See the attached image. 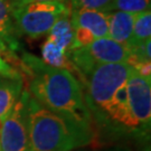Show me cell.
Here are the masks:
<instances>
[{"label":"cell","mask_w":151,"mask_h":151,"mask_svg":"<svg viewBox=\"0 0 151 151\" xmlns=\"http://www.w3.org/2000/svg\"><path fill=\"white\" fill-rule=\"evenodd\" d=\"M131 70L127 63L100 64L85 75L92 102L101 112H105L115 93L125 85Z\"/></svg>","instance_id":"cell-4"},{"label":"cell","mask_w":151,"mask_h":151,"mask_svg":"<svg viewBox=\"0 0 151 151\" xmlns=\"http://www.w3.org/2000/svg\"><path fill=\"white\" fill-rule=\"evenodd\" d=\"M22 92V77L0 76V119L10 111Z\"/></svg>","instance_id":"cell-10"},{"label":"cell","mask_w":151,"mask_h":151,"mask_svg":"<svg viewBox=\"0 0 151 151\" xmlns=\"http://www.w3.org/2000/svg\"><path fill=\"white\" fill-rule=\"evenodd\" d=\"M48 38L57 44L58 46H60L62 48L67 50L70 54V46L73 42V28L70 25V15L60 18L55 24L53 28L49 30Z\"/></svg>","instance_id":"cell-14"},{"label":"cell","mask_w":151,"mask_h":151,"mask_svg":"<svg viewBox=\"0 0 151 151\" xmlns=\"http://www.w3.org/2000/svg\"><path fill=\"white\" fill-rule=\"evenodd\" d=\"M150 0H113L108 12L123 11L132 15H138L143 11L150 10Z\"/></svg>","instance_id":"cell-15"},{"label":"cell","mask_w":151,"mask_h":151,"mask_svg":"<svg viewBox=\"0 0 151 151\" xmlns=\"http://www.w3.org/2000/svg\"><path fill=\"white\" fill-rule=\"evenodd\" d=\"M113 0H70L72 9H87L108 12Z\"/></svg>","instance_id":"cell-16"},{"label":"cell","mask_w":151,"mask_h":151,"mask_svg":"<svg viewBox=\"0 0 151 151\" xmlns=\"http://www.w3.org/2000/svg\"><path fill=\"white\" fill-rule=\"evenodd\" d=\"M9 52H11V50H10L9 48H8L7 46H6V44L4 43V42H2L1 39H0V54H1V53H5V54H8Z\"/></svg>","instance_id":"cell-19"},{"label":"cell","mask_w":151,"mask_h":151,"mask_svg":"<svg viewBox=\"0 0 151 151\" xmlns=\"http://www.w3.org/2000/svg\"><path fill=\"white\" fill-rule=\"evenodd\" d=\"M109 24V37L120 44L129 46L132 36L134 15L123 11L106 12Z\"/></svg>","instance_id":"cell-9"},{"label":"cell","mask_w":151,"mask_h":151,"mask_svg":"<svg viewBox=\"0 0 151 151\" xmlns=\"http://www.w3.org/2000/svg\"><path fill=\"white\" fill-rule=\"evenodd\" d=\"M70 14V8L64 2H29L11 7L16 28L32 38L48 34L60 18Z\"/></svg>","instance_id":"cell-3"},{"label":"cell","mask_w":151,"mask_h":151,"mask_svg":"<svg viewBox=\"0 0 151 151\" xmlns=\"http://www.w3.org/2000/svg\"><path fill=\"white\" fill-rule=\"evenodd\" d=\"M42 60L52 67L66 68L70 72L74 70V67L68 58V52L49 38L46 39L42 47Z\"/></svg>","instance_id":"cell-12"},{"label":"cell","mask_w":151,"mask_h":151,"mask_svg":"<svg viewBox=\"0 0 151 151\" xmlns=\"http://www.w3.org/2000/svg\"><path fill=\"white\" fill-rule=\"evenodd\" d=\"M72 28H82L90 32L95 39L109 37L106 12L87 9H72L70 14Z\"/></svg>","instance_id":"cell-8"},{"label":"cell","mask_w":151,"mask_h":151,"mask_svg":"<svg viewBox=\"0 0 151 151\" xmlns=\"http://www.w3.org/2000/svg\"><path fill=\"white\" fill-rule=\"evenodd\" d=\"M130 49L123 44L115 42L110 37L99 38L87 46L70 50L68 54L70 63L81 75L87 73L100 64L127 63Z\"/></svg>","instance_id":"cell-5"},{"label":"cell","mask_w":151,"mask_h":151,"mask_svg":"<svg viewBox=\"0 0 151 151\" xmlns=\"http://www.w3.org/2000/svg\"><path fill=\"white\" fill-rule=\"evenodd\" d=\"M22 67L29 77V95L55 113L91 129V112L81 84L66 68L45 64L36 56L25 53Z\"/></svg>","instance_id":"cell-1"},{"label":"cell","mask_w":151,"mask_h":151,"mask_svg":"<svg viewBox=\"0 0 151 151\" xmlns=\"http://www.w3.org/2000/svg\"><path fill=\"white\" fill-rule=\"evenodd\" d=\"M65 0H11V7H17L29 2H64Z\"/></svg>","instance_id":"cell-18"},{"label":"cell","mask_w":151,"mask_h":151,"mask_svg":"<svg viewBox=\"0 0 151 151\" xmlns=\"http://www.w3.org/2000/svg\"><path fill=\"white\" fill-rule=\"evenodd\" d=\"M28 118L30 151H73L92 141V129L48 110L22 92Z\"/></svg>","instance_id":"cell-2"},{"label":"cell","mask_w":151,"mask_h":151,"mask_svg":"<svg viewBox=\"0 0 151 151\" xmlns=\"http://www.w3.org/2000/svg\"><path fill=\"white\" fill-rule=\"evenodd\" d=\"M151 37V11H143L134 15L132 36L128 47L139 46L150 40Z\"/></svg>","instance_id":"cell-13"},{"label":"cell","mask_w":151,"mask_h":151,"mask_svg":"<svg viewBox=\"0 0 151 151\" xmlns=\"http://www.w3.org/2000/svg\"><path fill=\"white\" fill-rule=\"evenodd\" d=\"M0 76H4V77H10V78H14V77H20L22 74L16 70L14 67H11L10 64L1 57V54H0Z\"/></svg>","instance_id":"cell-17"},{"label":"cell","mask_w":151,"mask_h":151,"mask_svg":"<svg viewBox=\"0 0 151 151\" xmlns=\"http://www.w3.org/2000/svg\"><path fill=\"white\" fill-rule=\"evenodd\" d=\"M131 112L141 128L149 129L151 121V78L140 75L132 67L127 81Z\"/></svg>","instance_id":"cell-7"},{"label":"cell","mask_w":151,"mask_h":151,"mask_svg":"<svg viewBox=\"0 0 151 151\" xmlns=\"http://www.w3.org/2000/svg\"><path fill=\"white\" fill-rule=\"evenodd\" d=\"M0 151H30L27 110L22 92L12 109L1 118Z\"/></svg>","instance_id":"cell-6"},{"label":"cell","mask_w":151,"mask_h":151,"mask_svg":"<svg viewBox=\"0 0 151 151\" xmlns=\"http://www.w3.org/2000/svg\"><path fill=\"white\" fill-rule=\"evenodd\" d=\"M16 29L15 22H12L10 0H0V39L11 52L19 47Z\"/></svg>","instance_id":"cell-11"}]
</instances>
